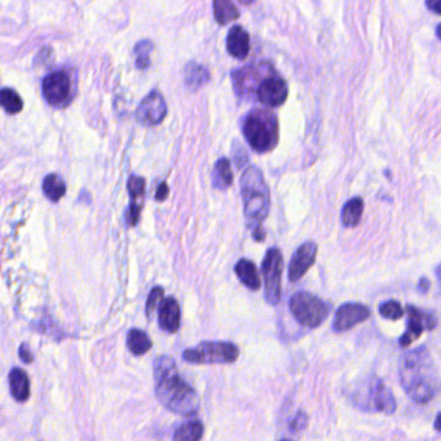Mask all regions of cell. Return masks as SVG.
I'll list each match as a JSON object with an SVG mask.
<instances>
[{
	"label": "cell",
	"instance_id": "obj_18",
	"mask_svg": "<svg viewBox=\"0 0 441 441\" xmlns=\"http://www.w3.org/2000/svg\"><path fill=\"white\" fill-rule=\"evenodd\" d=\"M9 387L13 397L24 402L30 397V381L22 369L13 368L9 373Z\"/></svg>",
	"mask_w": 441,
	"mask_h": 441
},
{
	"label": "cell",
	"instance_id": "obj_26",
	"mask_svg": "<svg viewBox=\"0 0 441 441\" xmlns=\"http://www.w3.org/2000/svg\"><path fill=\"white\" fill-rule=\"evenodd\" d=\"M0 107L8 114H18L24 109V101L16 91L12 88H3L0 91Z\"/></svg>",
	"mask_w": 441,
	"mask_h": 441
},
{
	"label": "cell",
	"instance_id": "obj_3",
	"mask_svg": "<svg viewBox=\"0 0 441 441\" xmlns=\"http://www.w3.org/2000/svg\"><path fill=\"white\" fill-rule=\"evenodd\" d=\"M241 196L249 228L262 227L270 210V188L258 167L250 166L241 178Z\"/></svg>",
	"mask_w": 441,
	"mask_h": 441
},
{
	"label": "cell",
	"instance_id": "obj_16",
	"mask_svg": "<svg viewBox=\"0 0 441 441\" xmlns=\"http://www.w3.org/2000/svg\"><path fill=\"white\" fill-rule=\"evenodd\" d=\"M158 312V322L159 327L167 333H176L180 327L181 310L178 301L172 296L164 299L159 304Z\"/></svg>",
	"mask_w": 441,
	"mask_h": 441
},
{
	"label": "cell",
	"instance_id": "obj_24",
	"mask_svg": "<svg viewBox=\"0 0 441 441\" xmlns=\"http://www.w3.org/2000/svg\"><path fill=\"white\" fill-rule=\"evenodd\" d=\"M43 192L49 201L58 202L65 196V183L56 173H51L43 181Z\"/></svg>",
	"mask_w": 441,
	"mask_h": 441
},
{
	"label": "cell",
	"instance_id": "obj_6",
	"mask_svg": "<svg viewBox=\"0 0 441 441\" xmlns=\"http://www.w3.org/2000/svg\"><path fill=\"white\" fill-rule=\"evenodd\" d=\"M290 312L301 325L315 329L327 320L330 307L319 296L301 291L290 299Z\"/></svg>",
	"mask_w": 441,
	"mask_h": 441
},
{
	"label": "cell",
	"instance_id": "obj_36",
	"mask_svg": "<svg viewBox=\"0 0 441 441\" xmlns=\"http://www.w3.org/2000/svg\"><path fill=\"white\" fill-rule=\"evenodd\" d=\"M430 287H431V282L427 277H422L418 281V291L421 294H427L430 291Z\"/></svg>",
	"mask_w": 441,
	"mask_h": 441
},
{
	"label": "cell",
	"instance_id": "obj_29",
	"mask_svg": "<svg viewBox=\"0 0 441 441\" xmlns=\"http://www.w3.org/2000/svg\"><path fill=\"white\" fill-rule=\"evenodd\" d=\"M144 192H145V180L140 176H131L129 180V193L131 197V204L143 206Z\"/></svg>",
	"mask_w": 441,
	"mask_h": 441
},
{
	"label": "cell",
	"instance_id": "obj_19",
	"mask_svg": "<svg viewBox=\"0 0 441 441\" xmlns=\"http://www.w3.org/2000/svg\"><path fill=\"white\" fill-rule=\"evenodd\" d=\"M236 275L239 278V281L245 285L246 287H249L250 290H258L262 282H261V276L256 270V267L251 261L249 259H241L238 261L236 267Z\"/></svg>",
	"mask_w": 441,
	"mask_h": 441
},
{
	"label": "cell",
	"instance_id": "obj_17",
	"mask_svg": "<svg viewBox=\"0 0 441 441\" xmlns=\"http://www.w3.org/2000/svg\"><path fill=\"white\" fill-rule=\"evenodd\" d=\"M227 49L232 58L245 60L250 51V37L244 27L233 26L227 38Z\"/></svg>",
	"mask_w": 441,
	"mask_h": 441
},
{
	"label": "cell",
	"instance_id": "obj_20",
	"mask_svg": "<svg viewBox=\"0 0 441 441\" xmlns=\"http://www.w3.org/2000/svg\"><path fill=\"white\" fill-rule=\"evenodd\" d=\"M185 84L189 90L198 91L210 81V72L197 62H189L185 67Z\"/></svg>",
	"mask_w": 441,
	"mask_h": 441
},
{
	"label": "cell",
	"instance_id": "obj_34",
	"mask_svg": "<svg viewBox=\"0 0 441 441\" xmlns=\"http://www.w3.org/2000/svg\"><path fill=\"white\" fill-rule=\"evenodd\" d=\"M169 192H170L169 185H167L166 183H161V184L158 185V188H157V192H155V199L159 201V202H162V201H164V199L169 197Z\"/></svg>",
	"mask_w": 441,
	"mask_h": 441
},
{
	"label": "cell",
	"instance_id": "obj_37",
	"mask_svg": "<svg viewBox=\"0 0 441 441\" xmlns=\"http://www.w3.org/2000/svg\"><path fill=\"white\" fill-rule=\"evenodd\" d=\"M426 4H427V8L430 9V11H433V13L440 15L441 0H427Z\"/></svg>",
	"mask_w": 441,
	"mask_h": 441
},
{
	"label": "cell",
	"instance_id": "obj_40",
	"mask_svg": "<svg viewBox=\"0 0 441 441\" xmlns=\"http://www.w3.org/2000/svg\"><path fill=\"white\" fill-rule=\"evenodd\" d=\"M238 1H239L241 4H244V6H250L255 0H238Z\"/></svg>",
	"mask_w": 441,
	"mask_h": 441
},
{
	"label": "cell",
	"instance_id": "obj_27",
	"mask_svg": "<svg viewBox=\"0 0 441 441\" xmlns=\"http://www.w3.org/2000/svg\"><path fill=\"white\" fill-rule=\"evenodd\" d=\"M204 436V425L192 421L185 425L181 426L173 435V440L176 441H197L201 440Z\"/></svg>",
	"mask_w": 441,
	"mask_h": 441
},
{
	"label": "cell",
	"instance_id": "obj_32",
	"mask_svg": "<svg viewBox=\"0 0 441 441\" xmlns=\"http://www.w3.org/2000/svg\"><path fill=\"white\" fill-rule=\"evenodd\" d=\"M307 426H308V416L304 412H298V414L290 422V433H302Z\"/></svg>",
	"mask_w": 441,
	"mask_h": 441
},
{
	"label": "cell",
	"instance_id": "obj_10",
	"mask_svg": "<svg viewBox=\"0 0 441 441\" xmlns=\"http://www.w3.org/2000/svg\"><path fill=\"white\" fill-rule=\"evenodd\" d=\"M409 319L407 322V330L401 335L400 344L402 347H408L418 339L425 330H433L437 324V320L433 313H427L418 310L414 305H408Z\"/></svg>",
	"mask_w": 441,
	"mask_h": 441
},
{
	"label": "cell",
	"instance_id": "obj_38",
	"mask_svg": "<svg viewBox=\"0 0 441 441\" xmlns=\"http://www.w3.org/2000/svg\"><path fill=\"white\" fill-rule=\"evenodd\" d=\"M253 238L256 242H262L265 239V230L263 229V227L253 229Z\"/></svg>",
	"mask_w": 441,
	"mask_h": 441
},
{
	"label": "cell",
	"instance_id": "obj_5",
	"mask_svg": "<svg viewBox=\"0 0 441 441\" xmlns=\"http://www.w3.org/2000/svg\"><path fill=\"white\" fill-rule=\"evenodd\" d=\"M355 405L365 412H378L393 414L396 410V400L391 390L382 379L373 378L359 386L352 396Z\"/></svg>",
	"mask_w": 441,
	"mask_h": 441
},
{
	"label": "cell",
	"instance_id": "obj_12",
	"mask_svg": "<svg viewBox=\"0 0 441 441\" xmlns=\"http://www.w3.org/2000/svg\"><path fill=\"white\" fill-rule=\"evenodd\" d=\"M371 315V310L367 305L360 303H345L342 304L333 321V330L336 333H342L350 330L355 325H359L361 322L367 321Z\"/></svg>",
	"mask_w": 441,
	"mask_h": 441
},
{
	"label": "cell",
	"instance_id": "obj_1",
	"mask_svg": "<svg viewBox=\"0 0 441 441\" xmlns=\"http://www.w3.org/2000/svg\"><path fill=\"white\" fill-rule=\"evenodd\" d=\"M155 395L164 408L180 416H193L199 409L198 393L181 379L175 361L161 356L154 361Z\"/></svg>",
	"mask_w": 441,
	"mask_h": 441
},
{
	"label": "cell",
	"instance_id": "obj_8",
	"mask_svg": "<svg viewBox=\"0 0 441 441\" xmlns=\"http://www.w3.org/2000/svg\"><path fill=\"white\" fill-rule=\"evenodd\" d=\"M284 270V258L277 247H270L263 259L264 296L270 305H277L281 301V281Z\"/></svg>",
	"mask_w": 441,
	"mask_h": 441
},
{
	"label": "cell",
	"instance_id": "obj_11",
	"mask_svg": "<svg viewBox=\"0 0 441 441\" xmlns=\"http://www.w3.org/2000/svg\"><path fill=\"white\" fill-rule=\"evenodd\" d=\"M167 115V104L158 91H152L147 98L140 103L136 110V119L143 126H157L164 122Z\"/></svg>",
	"mask_w": 441,
	"mask_h": 441
},
{
	"label": "cell",
	"instance_id": "obj_4",
	"mask_svg": "<svg viewBox=\"0 0 441 441\" xmlns=\"http://www.w3.org/2000/svg\"><path fill=\"white\" fill-rule=\"evenodd\" d=\"M244 133L249 145L258 153H267L277 145L278 124L276 115L264 109L250 112L244 122Z\"/></svg>",
	"mask_w": 441,
	"mask_h": 441
},
{
	"label": "cell",
	"instance_id": "obj_7",
	"mask_svg": "<svg viewBox=\"0 0 441 441\" xmlns=\"http://www.w3.org/2000/svg\"><path fill=\"white\" fill-rule=\"evenodd\" d=\"M238 347L229 342H202L183 352V359L190 364H232L238 359Z\"/></svg>",
	"mask_w": 441,
	"mask_h": 441
},
{
	"label": "cell",
	"instance_id": "obj_13",
	"mask_svg": "<svg viewBox=\"0 0 441 441\" xmlns=\"http://www.w3.org/2000/svg\"><path fill=\"white\" fill-rule=\"evenodd\" d=\"M287 93L289 88L284 79L278 77H270L259 84L256 98L267 107H277L287 101Z\"/></svg>",
	"mask_w": 441,
	"mask_h": 441
},
{
	"label": "cell",
	"instance_id": "obj_28",
	"mask_svg": "<svg viewBox=\"0 0 441 441\" xmlns=\"http://www.w3.org/2000/svg\"><path fill=\"white\" fill-rule=\"evenodd\" d=\"M154 49V44L153 41H149V39H144V41H139L135 49H133V53H135V64L136 67L140 70H145L150 65V55Z\"/></svg>",
	"mask_w": 441,
	"mask_h": 441
},
{
	"label": "cell",
	"instance_id": "obj_25",
	"mask_svg": "<svg viewBox=\"0 0 441 441\" xmlns=\"http://www.w3.org/2000/svg\"><path fill=\"white\" fill-rule=\"evenodd\" d=\"M127 345L133 355L141 356L152 348V341L144 331L133 329L127 335Z\"/></svg>",
	"mask_w": 441,
	"mask_h": 441
},
{
	"label": "cell",
	"instance_id": "obj_22",
	"mask_svg": "<svg viewBox=\"0 0 441 441\" xmlns=\"http://www.w3.org/2000/svg\"><path fill=\"white\" fill-rule=\"evenodd\" d=\"M213 16L218 24L224 26L236 21L239 12L232 0H213Z\"/></svg>",
	"mask_w": 441,
	"mask_h": 441
},
{
	"label": "cell",
	"instance_id": "obj_9",
	"mask_svg": "<svg viewBox=\"0 0 441 441\" xmlns=\"http://www.w3.org/2000/svg\"><path fill=\"white\" fill-rule=\"evenodd\" d=\"M43 96L51 107H65L73 98V83L70 75L64 70L48 74L41 84Z\"/></svg>",
	"mask_w": 441,
	"mask_h": 441
},
{
	"label": "cell",
	"instance_id": "obj_39",
	"mask_svg": "<svg viewBox=\"0 0 441 441\" xmlns=\"http://www.w3.org/2000/svg\"><path fill=\"white\" fill-rule=\"evenodd\" d=\"M435 428H436V431H437V433H440V414H437V417H436V421H435Z\"/></svg>",
	"mask_w": 441,
	"mask_h": 441
},
{
	"label": "cell",
	"instance_id": "obj_31",
	"mask_svg": "<svg viewBox=\"0 0 441 441\" xmlns=\"http://www.w3.org/2000/svg\"><path fill=\"white\" fill-rule=\"evenodd\" d=\"M164 291L162 287H154L150 291L147 302V315L149 317L153 315V312L158 308V305L164 301Z\"/></svg>",
	"mask_w": 441,
	"mask_h": 441
},
{
	"label": "cell",
	"instance_id": "obj_33",
	"mask_svg": "<svg viewBox=\"0 0 441 441\" xmlns=\"http://www.w3.org/2000/svg\"><path fill=\"white\" fill-rule=\"evenodd\" d=\"M232 154H233L235 162L237 164L239 169H241L244 164H247V153H246V150L242 147V145H241L239 143H237V141L233 144Z\"/></svg>",
	"mask_w": 441,
	"mask_h": 441
},
{
	"label": "cell",
	"instance_id": "obj_30",
	"mask_svg": "<svg viewBox=\"0 0 441 441\" xmlns=\"http://www.w3.org/2000/svg\"><path fill=\"white\" fill-rule=\"evenodd\" d=\"M379 313L384 319L399 320L402 317L404 310L401 308L400 303L396 301H387L379 305Z\"/></svg>",
	"mask_w": 441,
	"mask_h": 441
},
{
	"label": "cell",
	"instance_id": "obj_23",
	"mask_svg": "<svg viewBox=\"0 0 441 441\" xmlns=\"http://www.w3.org/2000/svg\"><path fill=\"white\" fill-rule=\"evenodd\" d=\"M233 183V172L227 158H220L213 167V185L219 190L228 189Z\"/></svg>",
	"mask_w": 441,
	"mask_h": 441
},
{
	"label": "cell",
	"instance_id": "obj_14",
	"mask_svg": "<svg viewBox=\"0 0 441 441\" xmlns=\"http://www.w3.org/2000/svg\"><path fill=\"white\" fill-rule=\"evenodd\" d=\"M317 255V245L315 242L303 244L293 255V259L289 267V279L296 282L307 273V270L315 264Z\"/></svg>",
	"mask_w": 441,
	"mask_h": 441
},
{
	"label": "cell",
	"instance_id": "obj_21",
	"mask_svg": "<svg viewBox=\"0 0 441 441\" xmlns=\"http://www.w3.org/2000/svg\"><path fill=\"white\" fill-rule=\"evenodd\" d=\"M364 213V201L360 197L351 198L347 204H344L342 210V223L345 228H353L359 225Z\"/></svg>",
	"mask_w": 441,
	"mask_h": 441
},
{
	"label": "cell",
	"instance_id": "obj_2",
	"mask_svg": "<svg viewBox=\"0 0 441 441\" xmlns=\"http://www.w3.org/2000/svg\"><path fill=\"white\" fill-rule=\"evenodd\" d=\"M400 382L409 397L418 404H426L439 393L440 379L433 356L425 347L409 351L400 362Z\"/></svg>",
	"mask_w": 441,
	"mask_h": 441
},
{
	"label": "cell",
	"instance_id": "obj_15",
	"mask_svg": "<svg viewBox=\"0 0 441 441\" xmlns=\"http://www.w3.org/2000/svg\"><path fill=\"white\" fill-rule=\"evenodd\" d=\"M261 75L254 66H245L239 70L233 72L235 91L242 98H250L256 95L258 87L261 84Z\"/></svg>",
	"mask_w": 441,
	"mask_h": 441
},
{
	"label": "cell",
	"instance_id": "obj_35",
	"mask_svg": "<svg viewBox=\"0 0 441 441\" xmlns=\"http://www.w3.org/2000/svg\"><path fill=\"white\" fill-rule=\"evenodd\" d=\"M20 357H21V360H22L24 362H26V364H30V362L33 361V355H32V352L29 350V345H27V344H21V347H20Z\"/></svg>",
	"mask_w": 441,
	"mask_h": 441
}]
</instances>
